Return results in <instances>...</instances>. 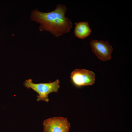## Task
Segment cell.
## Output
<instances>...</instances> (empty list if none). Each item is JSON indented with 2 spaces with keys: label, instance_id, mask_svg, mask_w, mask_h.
Listing matches in <instances>:
<instances>
[{
  "label": "cell",
  "instance_id": "cell-1",
  "mask_svg": "<svg viewBox=\"0 0 132 132\" xmlns=\"http://www.w3.org/2000/svg\"><path fill=\"white\" fill-rule=\"evenodd\" d=\"M67 9L65 5L60 4L50 12H42L35 9L31 12V19L40 24V31H45L58 37L68 32L73 26L72 22L65 16Z\"/></svg>",
  "mask_w": 132,
  "mask_h": 132
},
{
  "label": "cell",
  "instance_id": "cell-2",
  "mask_svg": "<svg viewBox=\"0 0 132 132\" xmlns=\"http://www.w3.org/2000/svg\"><path fill=\"white\" fill-rule=\"evenodd\" d=\"M59 81L57 79L55 81L49 83H33L32 80H26L23 83V85L28 89L31 88L39 94L37 96V101L43 100L48 102L49 100L48 95L52 92H57L59 88Z\"/></svg>",
  "mask_w": 132,
  "mask_h": 132
},
{
  "label": "cell",
  "instance_id": "cell-3",
  "mask_svg": "<svg viewBox=\"0 0 132 132\" xmlns=\"http://www.w3.org/2000/svg\"><path fill=\"white\" fill-rule=\"evenodd\" d=\"M43 132H69L70 123L66 118L55 117L44 121Z\"/></svg>",
  "mask_w": 132,
  "mask_h": 132
},
{
  "label": "cell",
  "instance_id": "cell-4",
  "mask_svg": "<svg viewBox=\"0 0 132 132\" xmlns=\"http://www.w3.org/2000/svg\"><path fill=\"white\" fill-rule=\"evenodd\" d=\"M95 77L94 72L85 69H76L70 75L72 82L77 87L93 84L95 82Z\"/></svg>",
  "mask_w": 132,
  "mask_h": 132
},
{
  "label": "cell",
  "instance_id": "cell-5",
  "mask_svg": "<svg viewBox=\"0 0 132 132\" xmlns=\"http://www.w3.org/2000/svg\"><path fill=\"white\" fill-rule=\"evenodd\" d=\"M90 44L92 51L98 58L103 61L111 58L113 49L107 41L92 40L90 42Z\"/></svg>",
  "mask_w": 132,
  "mask_h": 132
},
{
  "label": "cell",
  "instance_id": "cell-6",
  "mask_svg": "<svg viewBox=\"0 0 132 132\" xmlns=\"http://www.w3.org/2000/svg\"><path fill=\"white\" fill-rule=\"evenodd\" d=\"M75 24L76 26L74 32L77 37L80 39H84L90 34L91 31L87 22H76Z\"/></svg>",
  "mask_w": 132,
  "mask_h": 132
}]
</instances>
